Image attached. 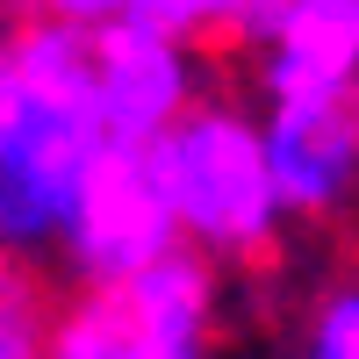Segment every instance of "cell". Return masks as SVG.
Wrapping results in <instances>:
<instances>
[{"label": "cell", "mask_w": 359, "mask_h": 359, "mask_svg": "<svg viewBox=\"0 0 359 359\" xmlns=\"http://www.w3.org/2000/svg\"><path fill=\"white\" fill-rule=\"evenodd\" d=\"M94 86V29L57 15H8L0 43V245L50 266L86 172L108 151Z\"/></svg>", "instance_id": "6da1fadb"}, {"label": "cell", "mask_w": 359, "mask_h": 359, "mask_svg": "<svg viewBox=\"0 0 359 359\" xmlns=\"http://www.w3.org/2000/svg\"><path fill=\"white\" fill-rule=\"evenodd\" d=\"M151 158L172 194L180 237L194 252H208L230 273H259V266L280 259V237L294 216L280 201L273 151H266V115L252 94L216 86L151 144Z\"/></svg>", "instance_id": "7a4b0ae2"}, {"label": "cell", "mask_w": 359, "mask_h": 359, "mask_svg": "<svg viewBox=\"0 0 359 359\" xmlns=\"http://www.w3.org/2000/svg\"><path fill=\"white\" fill-rule=\"evenodd\" d=\"M172 245H187V237H180L151 144H108L65 216V237L50 252V280L57 287H130Z\"/></svg>", "instance_id": "3957f363"}, {"label": "cell", "mask_w": 359, "mask_h": 359, "mask_svg": "<svg viewBox=\"0 0 359 359\" xmlns=\"http://www.w3.org/2000/svg\"><path fill=\"white\" fill-rule=\"evenodd\" d=\"M94 86H101V115L115 144H158L223 79H216V50L180 43L137 15H115L94 29Z\"/></svg>", "instance_id": "277c9868"}, {"label": "cell", "mask_w": 359, "mask_h": 359, "mask_svg": "<svg viewBox=\"0 0 359 359\" xmlns=\"http://www.w3.org/2000/svg\"><path fill=\"white\" fill-rule=\"evenodd\" d=\"M266 151L280 201L302 230H338L359 216V94L266 101Z\"/></svg>", "instance_id": "5b68a950"}, {"label": "cell", "mask_w": 359, "mask_h": 359, "mask_svg": "<svg viewBox=\"0 0 359 359\" xmlns=\"http://www.w3.org/2000/svg\"><path fill=\"white\" fill-rule=\"evenodd\" d=\"M237 72L259 108L309 94H359V0H294L237 57Z\"/></svg>", "instance_id": "8992f818"}, {"label": "cell", "mask_w": 359, "mask_h": 359, "mask_svg": "<svg viewBox=\"0 0 359 359\" xmlns=\"http://www.w3.org/2000/svg\"><path fill=\"white\" fill-rule=\"evenodd\" d=\"M287 8L294 0H130L137 22L165 29V36H180V43H201L216 57H245Z\"/></svg>", "instance_id": "52a82bcc"}, {"label": "cell", "mask_w": 359, "mask_h": 359, "mask_svg": "<svg viewBox=\"0 0 359 359\" xmlns=\"http://www.w3.org/2000/svg\"><path fill=\"white\" fill-rule=\"evenodd\" d=\"M280 359H359V266H338L302 294Z\"/></svg>", "instance_id": "ba28073f"}, {"label": "cell", "mask_w": 359, "mask_h": 359, "mask_svg": "<svg viewBox=\"0 0 359 359\" xmlns=\"http://www.w3.org/2000/svg\"><path fill=\"white\" fill-rule=\"evenodd\" d=\"M50 309H57V280L29 259H8V273H0V359H43Z\"/></svg>", "instance_id": "9c48e42d"}, {"label": "cell", "mask_w": 359, "mask_h": 359, "mask_svg": "<svg viewBox=\"0 0 359 359\" xmlns=\"http://www.w3.org/2000/svg\"><path fill=\"white\" fill-rule=\"evenodd\" d=\"M8 15H57V22L101 29V22H115V15H130V0H8Z\"/></svg>", "instance_id": "30bf717a"}, {"label": "cell", "mask_w": 359, "mask_h": 359, "mask_svg": "<svg viewBox=\"0 0 359 359\" xmlns=\"http://www.w3.org/2000/svg\"><path fill=\"white\" fill-rule=\"evenodd\" d=\"M144 345H151L144 359H216V338H151L144 331Z\"/></svg>", "instance_id": "8fae6325"}]
</instances>
